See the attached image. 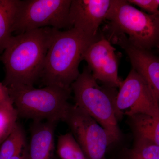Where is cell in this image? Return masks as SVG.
Segmentation results:
<instances>
[{
  "label": "cell",
  "mask_w": 159,
  "mask_h": 159,
  "mask_svg": "<svg viewBox=\"0 0 159 159\" xmlns=\"http://www.w3.org/2000/svg\"><path fill=\"white\" fill-rule=\"evenodd\" d=\"M58 122L33 121L29 145V159H54L55 157L54 132Z\"/></svg>",
  "instance_id": "12"
},
{
  "label": "cell",
  "mask_w": 159,
  "mask_h": 159,
  "mask_svg": "<svg viewBox=\"0 0 159 159\" xmlns=\"http://www.w3.org/2000/svg\"><path fill=\"white\" fill-rule=\"evenodd\" d=\"M19 0H0V57L13 36L12 27Z\"/></svg>",
  "instance_id": "14"
},
{
  "label": "cell",
  "mask_w": 159,
  "mask_h": 159,
  "mask_svg": "<svg viewBox=\"0 0 159 159\" xmlns=\"http://www.w3.org/2000/svg\"><path fill=\"white\" fill-rule=\"evenodd\" d=\"M9 159H29V145H26L20 152Z\"/></svg>",
  "instance_id": "21"
},
{
  "label": "cell",
  "mask_w": 159,
  "mask_h": 159,
  "mask_svg": "<svg viewBox=\"0 0 159 159\" xmlns=\"http://www.w3.org/2000/svg\"><path fill=\"white\" fill-rule=\"evenodd\" d=\"M56 151L60 159H88L71 132L59 136Z\"/></svg>",
  "instance_id": "16"
},
{
  "label": "cell",
  "mask_w": 159,
  "mask_h": 159,
  "mask_svg": "<svg viewBox=\"0 0 159 159\" xmlns=\"http://www.w3.org/2000/svg\"><path fill=\"white\" fill-rule=\"evenodd\" d=\"M109 40L118 45L128 55L134 69L149 86L159 102V57L150 51L137 48L131 43L125 34L114 33Z\"/></svg>",
  "instance_id": "11"
},
{
  "label": "cell",
  "mask_w": 159,
  "mask_h": 159,
  "mask_svg": "<svg viewBox=\"0 0 159 159\" xmlns=\"http://www.w3.org/2000/svg\"><path fill=\"white\" fill-rule=\"evenodd\" d=\"M132 5L137 6L148 14L159 15V5L157 0H128Z\"/></svg>",
  "instance_id": "19"
},
{
  "label": "cell",
  "mask_w": 159,
  "mask_h": 159,
  "mask_svg": "<svg viewBox=\"0 0 159 159\" xmlns=\"http://www.w3.org/2000/svg\"><path fill=\"white\" fill-rule=\"evenodd\" d=\"M135 139L159 146V119L148 115L138 114L129 117Z\"/></svg>",
  "instance_id": "13"
},
{
  "label": "cell",
  "mask_w": 159,
  "mask_h": 159,
  "mask_svg": "<svg viewBox=\"0 0 159 159\" xmlns=\"http://www.w3.org/2000/svg\"><path fill=\"white\" fill-rule=\"evenodd\" d=\"M157 2H158V3L159 5V0H157Z\"/></svg>",
  "instance_id": "23"
},
{
  "label": "cell",
  "mask_w": 159,
  "mask_h": 159,
  "mask_svg": "<svg viewBox=\"0 0 159 159\" xmlns=\"http://www.w3.org/2000/svg\"><path fill=\"white\" fill-rule=\"evenodd\" d=\"M97 39L87 37L74 28L57 30L48 51L40 79L45 86L64 88L79 77V66L88 47Z\"/></svg>",
  "instance_id": "2"
},
{
  "label": "cell",
  "mask_w": 159,
  "mask_h": 159,
  "mask_svg": "<svg viewBox=\"0 0 159 159\" xmlns=\"http://www.w3.org/2000/svg\"><path fill=\"white\" fill-rule=\"evenodd\" d=\"M57 30L46 27L12 36L0 57L6 73L4 85L33 86L40 79Z\"/></svg>",
  "instance_id": "1"
},
{
  "label": "cell",
  "mask_w": 159,
  "mask_h": 159,
  "mask_svg": "<svg viewBox=\"0 0 159 159\" xmlns=\"http://www.w3.org/2000/svg\"><path fill=\"white\" fill-rule=\"evenodd\" d=\"M75 104L88 114L108 133L110 144L119 141L121 132L118 124L115 88L99 85L87 66L71 86Z\"/></svg>",
  "instance_id": "3"
},
{
  "label": "cell",
  "mask_w": 159,
  "mask_h": 159,
  "mask_svg": "<svg viewBox=\"0 0 159 159\" xmlns=\"http://www.w3.org/2000/svg\"><path fill=\"white\" fill-rule=\"evenodd\" d=\"M127 159H159V146L135 139L134 145L126 152Z\"/></svg>",
  "instance_id": "18"
},
{
  "label": "cell",
  "mask_w": 159,
  "mask_h": 159,
  "mask_svg": "<svg viewBox=\"0 0 159 159\" xmlns=\"http://www.w3.org/2000/svg\"><path fill=\"white\" fill-rule=\"evenodd\" d=\"M10 99L8 87L0 82V105Z\"/></svg>",
  "instance_id": "20"
},
{
  "label": "cell",
  "mask_w": 159,
  "mask_h": 159,
  "mask_svg": "<svg viewBox=\"0 0 159 159\" xmlns=\"http://www.w3.org/2000/svg\"><path fill=\"white\" fill-rule=\"evenodd\" d=\"M28 145L25 129L16 122L9 135L0 145V159H9Z\"/></svg>",
  "instance_id": "15"
},
{
  "label": "cell",
  "mask_w": 159,
  "mask_h": 159,
  "mask_svg": "<svg viewBox=\"0 0 159 159\" xmlns=\"http://www.w3.org/2000/svg\"><path fill=\"white\" fill-rule=\"evenodd\" d=\"M111 0H72L70 12L71 28L91 39L101 36L99 27L106 19Z\"/></svg>",
  "instance_id": "10"
},
{
  "label": "cell",
  "mask_w": 159,
  "mask_h": 159,
  "mask_svg": "<svg viewBox=\"0 0 159 159\" xmlns=\"http://www.w3.org/2000/svg\"><path fill=\"white\" fill-rule=\"evenodd\" d=\"M54 159H60L59 158L57 157H56V156H55V157H54Z\"/></svg>",
  "instance_id": "22"
},
{
  "label": "cell",
  "mask_w": 159,
  "mask_h": 159,
  "mask_svg": "<svg viewBox=\"0 0 159 159\" xmlns=\"http://www.w3.org/2000/svg\"><path fill=\"white\" fill-rule=\"evenodd\" d=\"M18 117L11 98L0 105V145L11 132Z\"/></svg>",
  "instance_id": "17"
},
{
  "label": "cell",
  "mask_w": 159,
  "mask_h": 159,
  "mask_svg": "<svg viewBox=\"0 0 159 159\" xmlns=\"http://www.w3.org/2000/svg\"><path fill=\"white\" fill-rule=\"evenodd\" d=\"M116 51L110 41L102 35L88 47L83 60L97 81L119 88L123 81L118 75L119 58Z\"/></svg>",
  "instance_id": "9"
},
{
  "label": "cell",
  "mask_w": 159,
  "mask_h": 159,
  "mask_svg": "<svg viewBox=\"0 0 159 159\" xmlns=\"http://www.w3.org/2000/svg\"><path fill=\"white\" fill-rule=\"evenodd\" d=\"M72 0L20 1L12 27L14 35L51 27L71 29L69 12Z\"/></svg>",
  "instance_id": "6"
},
{
  "label": "cell",
  "mask_w": 159,
  "mask_h": 159,
  "mask_svg": "<svg viewBox=\"0 0 159 159\" xmlns=\"http://www.w3.org/2000/svg\"><path fill=\"white\" fill-rule=\"evenodd\" d=\"M115 109L117 119L123 111L128 117L138 114L159 119V102L146 81L132 68L118 92Z\"/></svg>",
  "instance_id": "8"
},
{
  "label": "cell",
  "mask_w": 159,
  "mask_h": 159,
  "mask_svg": "<svg viewBox=\"0 0 159 159\" xmlns=\"http://www.w3.org/2000/svg\"><path fill=\"white\" fill-rule=\"evenodd\" d=\"M107 33L125 34L137 48H159V15L146 13L126 0H111L107 16Z\"/></svg>",
  "instance_id": "5"
},
{
  "label": "cell",
  "mask_w": 159,
  "mask_h": 159,
  "mask_svg": "<svg viewBox=\"0 0 159 159\" xmlns=\"http://www.w3.org/2000/svg\"><path fill=\"white\" fill-rule=\"evenodd\" d=\"M7 87L18 117L33 121H63L72 93L71 88L55 85L41 89L26 85Z\"/></svg>",
  "instance_id": "4"
},
{
  "label": "cell",
  "mask_w": 159,
  "mask_h": 159,
  "mask_svg": "<svg viewBox=\"0 0 159 159\" xmlns=\"http://www.w3.org/2000/svg\"><path fill=\"white\" fill-rule=\"evenodd\" d=\"M71 133L88 159H105L111 145L108 133L91 116L76 104L70 103L64 118Z\"/></svg>",
  "instance_id": "7"
}]
</instances>
